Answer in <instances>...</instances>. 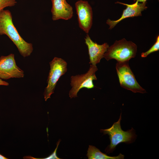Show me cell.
Here are the masks:
<instances>
[{
	"mask_svg": "<svg viewBox=\"0 0 159 159\" xmlns=\"http://www.w3.org/2000/svg\"><path fill=\"white\" fill-rule=\"evenodd\" d=\"M129 61L117 62L116 69L121 87L134 93H144L145 90L137 81L129 65Z\"/></svg>",
	"mask_w": 159,
	"mask_h": 159,
	"instance_id": "4",
	"label": "cell"
},
{
	"mask_svg": "<svg viewBox=\"0 0 159 159\" xmlns=\"http://www.w3.org/2000/svg\"><path fill=\"white\" fill-rule=\"evenodd\" d=\"M97 70L96 66L91 64L85 74L71 77L70 85L72 88L69 93L71 98L77 97L78 92L82 88L89 89L94 87L93 81L97 80L95 72Z\"/></svg>",
	"mask_w": 159,
	"mask_h": 159,
	"instance_id": "6",
	"label": "cell"
},
{
	"mask_svg": "<svg viewBox=\"0 0 159 159\" xmlns=\"http://www.w3.org/2000/svg\"><path fill=\"white\" fill-rule=\"evenodd\" d=\"M86 155L89 159H122L124 158V155L120 153L117 156H109L95 146L90 145H89Z\"/></svg>",
	"mask_w": 159,
	"mask_h": 159,
	"instance_id": "12",
	"label": "cell"
},
{
	"mask_svg": "<svg viewBox=\"0 0 159 159\" xmlns=\"http://www.w3.org/2000/svg\"><path fill=\"white\" fill-rule=\"evenodd\" d=\"M50 70L47 80V85L45 87L44 95L45 101L50 98L57 83L60 77L67 71V62L61 58L54 57L49 62Z\"/></svg>",
	"mask_w": 159,
	"mask_h": 159,
	"instance_id": "5",
	"label": "cell"
},
{
	"mask_svg": "<svg viewBox=\"0 0 159 159\" xmlns=\"http://www.w3.org/2000/svg\"><path fill=\"white\" fill-rule=\"evenodd\" d=\"M9 85V83L8 82L3 80L1 79L0 78V85L7 86Z\"/></svg>",
	"mask_w": 159,
	"mask_h": 159,
	"instance_id": "16",
	"label": "cell"
},
{
	"mask_svg": "<svg viewBox=\"0 0 159 159\" xmlns=\"http://www.w3.org/2000/svg\"><path fill=\"white\" fill-rule=\"evenodd\" d=\"M60 141H59L57 143V145L56 147V148L55 149L54 151L49 156L47 157L46 158H42L44 159H59V158L56 155V151L57 150L58 147V146L59 144Z\"/></svg>",
	"mask_w": 159,
	"mask_h": 159,
	"instance_id": "15",
	"label": "cell"
},
{
	"mask_svg": "<svg viewBox=\"0 0 159 159\" xmlns=\"http://www.w3.org/2000/svg\"><path fill=\"white\" fill-rule=\"evenodd\" d=\"M137 48L135 43L123 38L116 41L112 45L109 46L103 57L107 61L114 59L117 62L129 61L135 57Z\"/></svg>",
	"mask_w": 159,
	"mask_h": 159,
	"instance_id": "3",
	"label": "cell"
},
{
	"mask_svg": "<svg viewBox=\"0 0 159 159\" xmlns=\"http://www.w3.org/2000/svg\"><path fill=\"white\" fill-rule=\"evenodd\" d=\"M85 39V43L88 48L90 60L89 64L96 66V64L99 63L103 57L104 54L109 47V45L107 43L99 44L94 42L88 34Z\"/></svg>",
	"mask_w": 159,
	"mask_h": 159,
	"instance_id": "10",
	"label": "cell"
},
{
	"mask_svg": "<svg viewBox=\"0 0 159 159\" xmlns=\"http://www.w3.org/2000/svg\"><path fill=\"white\" fill-rule=\"evenodd\" d=\"M79 27L86 33L88 34L92 23V8L86 1L80 0L75 4Z\"/></svg>",
	"mask_w": 159,
	"mask_h": 159,
	"instance_id": "8",
	"label": "cell"
},
{
	"mask_svg": "<svg viewBox=\"0 0 159 159\" xmlns=\"http://www.w3.org/2000/svg\"><path fill=\"white\" fill-rule=\"evenodd\" d=\"M133 0L134 2H135L136 1H138L139 2H140V3H146V1L147 0Z\"/></svg>",
	"mask_w": 159,
	"mask_h": 159,
	"instance_id": "17",
	"label": "cell"
},
{
	"mask_svg": "<svg viewBox=\"0 0 159 159\" xmlns=\"http://www.w3.org/2000/svg\"><path fill=\"white\" fill-rule=\"evenodd\" d=\"M159 49V36H157L156 42L147 51L141 54L142 57H145L151 53L158 51Z\"/></svg>",
	"mask_w": 159,
	"mask_h": 159,
	"instance_id": "13",
	"label": "cell"
},
{
	"mask_svg": "<svg viewBox=\"0 0 159 159\" xmlns=\"http://www.w3.org/2000/svg\"><path fill=\"white\" fill-rule=\"evenodd\" d=\"M8 158L0 154V159H8Z\"/></svg>",
	"mask_w": 159,
	"mask_h": 159,
	"instance_id": "18",
	"label": "cell"
},
{
	"mask_svg": "<svg viewBox=\"0 0 159 159\" xmlns=\"http://www.w3.org/2000/svg\"><path fill=\"white\" fill-rule=\"evenodd\" d=\"M52 19L53 21L59 19L67 20L73 16V8L66 0H51Z\"/></svg>",
	"mask_w": 159,
	"mask_h": 159,
	"instance_id": "11",
	"label": "cell"
},
{
	"mask_svg": "<svg viewBox=\"0 0 159 159\" xmlns=\"http://www.w3.org/2000/svg\"><path fill=\"white\" fill-rule=\"evenodd\" d=\"M121 114V113L118 120L114 122L111 127L100 130V132L104 134H107L109 136L110 144L105 150V151L108 154L112 153L116 146L120 143H132L135 141L137 137L133 128L125 131L122 129L120 125Z\"/></svg>",
	"mask_w": 159,
	"mask_h": 159,
	"instance_id": "2",
	"label": "cell"
},
{
	"mask_svg": "<svg viewBox=\"0 0 159 159\" xmlns=\"http://www.w3.org/2000/svg\"><path fill=\"white\" fill-rule=\"evenodd\" d=\"M24 71L16 65L13 54L0 57V78L8 80L11 78H23Z\"/></svg>",
	"mask_w": 159,
	"mask_h": 159,
	"instance_id": "7",
	"label": "cell"
},
{
	"mask_svg": "<svg viewBox=\"0 0 159 159\" xmlns=\"http://www.w3.org/2000/svg\"><path fill=\"white\" fill-rule=\"evenodd\" d=\"M16 3V0H0V11L6 7L14 6Z\"/></svg>",
	"mask_w": 159,
	"mask_h": 159,
	"instance_id": "14",
	"label": "cell"
},
{
	"mask_svg": "<svg viewBox=\"0 0 159 159\" xmlns=\"http://www.w3.org/2000/svg\"><path fill=\"white\" fill-rule=\"evenodd\" d=\"M12 18L9 10L4 9L0 11V35L7 36L16 46L22 57H28L33 51V45L21 37L13 24Z\"/></svg>",
	"mask_w": 159,
	"mask_h": 159,
	"instance_id": "1",
	"label": "cell"
},
{
	"mask_svg": "<svg viewBox=\"0 0 159 159\" xmlns=\"http://www.w3.org/2000/svg\"><path fill=\"white\" fill-rule=\"evenodd\" d=\"M115 3L125 5L126 8L123 10L121 16L119 19L116 20H112L108 19L107 20L106 23L109 26V29H112L117 24L125 19L141 16L142 12L147 9L148 8L146 5V3H140L138 1L131 4L119 1H117Z\"/></svg>",
	"mask_w": 159,
	"mask_h": 159,
	"instance_id": "9",
	"label": "cell"
}]
</instances>
